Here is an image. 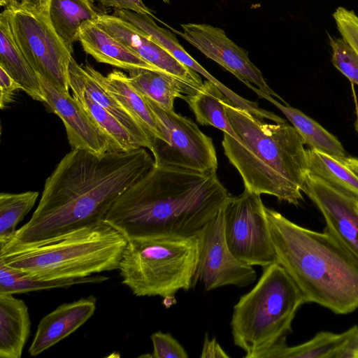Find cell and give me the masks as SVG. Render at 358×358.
<instances>
[{"label": "cell", "mask_w": 358, "mask_h": 358, "mask_svg": "<svg viewBox=\"0 0 358 358\" xmlns=\"http://www.w3.org/2000/svg\"><path fill=\"white\" fill-rule=\"evenodd\" d=\"M155 166L145 148L66 154L47 178L29 220L0 251L41 243L104 221L118 196Z\"/></svg>", "instance_id": "obj_1"}, {"label": "cell", "mask_w": 358, "mask_h": 358, "mask_svg": "<svg viewBox=\"0 0 358 358\" xmlns=\"http://www.w3.org/2000/svg\"><path fill=\"white\" fill-rule=\"evenodd\" d=\"M231 195L216 172L155 166L115 201L104 222L127 240L196 234Z\"/></svg>", "instance_id": "obj_2"}, {"label": "cell", "mask_w": 358, "mask_h": 358, "mask_svg": "<svg viewBox=\"0 0 358 358\" xmlns=\"http://www.w3.org/2000/svg\"><path fill=\"white\" fill-rule=\"evenodd\" d=\"M224 106L239 141L224 133L222 145L245 189L299 205L303 199L308 164L303 141L294 127L287 122H265L227 97Z\"/></svg>", "instance_id": "obj_3"}, {"label": "cell", "mask_w": 358, "mask_h": 358, "mask_svg": "<svg viewBox=\"0 0 358 358\" xmlns=\"http://www.w3.org/2000/svg\"><path fill=\"white\" fill-rule=\"evenodd\" d=\"M279 263L302 293L336 314L358 309V260L327 230L301 227L266 207Z\"/></svg>", "instance_id": "obj_4"}, {"label": "cell", "mask_w": 358, "mask_h": 358, "mask_svg": "<svg viewBox=\"0 0 358 358\" xmlns=\"http://www.w3.org/2000/svg\"><path fill=\"white\" fill-rule=\"evenodd\" d=\"M127 238L104 221L41 243L0 252V261L38 280L84 278L118 269Z\"/></svg>", "instance_id": "obj_5"}, {"label": "cell", "mask_w": 358, "mask_h": 358, "mask_svg": "<svg viewBox=\"0 0 358 358\" xmlns=\"http://www.w3.org/2000/svg\"><path fill=\"white\" fill-rule=\"evenodd\" d=\"M300 289L279 263L263 267L256 285L234 305L231 329L234 343L245 358H262L285 340L299 307Z\"/></svg>", "instance_id": "obj_6"}, {"label": "cell", "mask_w": 358, "mask_h": 358, "mask_svg": "<svg viewBox=\"0 0 358 358\" xmlns=\"http://www.w3.org/2000/svg\"><path fill=\"white\" fill-rule=\"evenodd\" d=\"M198 257L197 234L137 238L127 241L118 270L136 296L171 299L194 286Z\"/></svg>", "instance_id": "obj_7"}, {"label": "cell", "mask_w": 358, "mask_h": 358, "mask_svg": "<svg viewBox=\"0 0 358 358\" xmlns=\"http://www.w3.org/2000/svg\"><path fill=\"white\" fill-rule=\"evenodd\" d=\"M8 9L14 40L31 67L57 90L69 94L72 53L52 29L48 16Z\"/></svg>", "instance_id": "obj_8"}, {"label": "cell", "mask_w": 358, "mask_h": 358, "mask_svg": "<svg viewBox=\"0 0 358 358\" xmlns=\"http://www.w3.org/2000/svg\"><path fill=\"white\" fill-rule=\"evenodd\" d=\"M147 101L166 138V141L153 140L151 152L155 165L201 173L216 172L217 159L212 138L191 119Z\"/></svg>", "instance_id": "obj_9"}, {"label": "cell", "mask_w": 358, "mask_h": 358, "mask_svg": "<svg viewBox=\"0 0 358 358\" xmlns=\"http://www.w3.org/2000/svg\"><path fill=\"white\" fill-rule=\"evenodd\" d=\"M224 213L226 241L237 259L252 266L278 263L260 194L244 189L240 195L230 196Z\"/></svg>", "instance_id": "obj_10"}, {"label": "cell", "mask_w": 358, "mask_h": 358, "mask_svg": "<svg viewBox=\"0 0 358 358\" xmlns=\"http://www.w3.org/2000/svg\"><path fill=\"white\" fill-rule=\"evenodd\" d=\"M224 206L197 233L199 257L194 286L199 280L206 291L227 285L244 287L257 278L253 267L237 259L227 245Z\"/></svg>", "instance_id": "obj_11"}, {"label": "cell", "mask_w": 358, "mask_h": 358, "mask_svg": "<svg viewBox=\"0 0 358 358\" xmlns=\"http://www.w3.org/2000/svg\"><path fill=\"white\" fill-rule=\"evenodd\" d=\"M180 27L182 31L171 29L253 91L258 89L286 103L268 85L260 70L250 61L248 51L236 44L222 29L204 23H186Z\"/></svg>", "instance_id": "obj_12"}, {"label": "cell", "mask_w": 358, "mask_h": 358, "mask_svg": "<svg viewBox=\"0 0 358 358\" xmlns=\"http://www.w3.org/2000/svg\"><path fill=\"white\" fill-rule=\"evenodd\" d=\"M302 191L322 213L324 229L358 260V201L308 172Z\"/></svg>", "instance_id": "obj_13"}, {"label": "cell", "mask_w": 358, "mask_h": 358, "mask_svg": "<svg viewBox=\"0 0 358 358\" xmlns=\"http://www.w3.org/2000/svg\"><path fill=\"white\" fill-rule=\"evenodd\" d=\"M119 42L161 71L196 87L203 84L200 75L178 61L150 34L114 15L100 14L95 22Z\"/></svg>", "instance_id": "obj_14"}, {"label": "cell", "mask_w": 358, "mask_h": 358, "mask_svg": "<svg viewBox=\"0 0 358 358\" xmlns=\"http://www.w3.org/2000/svg\"><path fill=\"white\" fill-rule=\"evenodd\" d=\"M38 78L46 98L45 104L62 120L71 149L99 156L110 152L106 136L79 101L70 94L59 92L43 78Z\"/></svg>", "instance_id": "obj_15"}, {"label": "cell", "mask_w": 358, "mask_h": 358, "mask_svg": "<svg viewBox=\"0 0 358 358\" xmlns=\"http://www.w3.org/2000/svg\"><path fill=\"white\" fill-rule=\"evenodd\" d=\"M96 299L93 296L65 303L39 322L28 352L36 357L76 331L94 313Z\"/></svg>", "instance_id": "obj_16"}, {"label": "cell", "mask_w": 358, "mask_h": 358, "mask_svg": "<svg viewBox=\"0 0 358 358\" xmlns=\"http://www.w3.org/2000/svg\"><path fill=\"white\" fill-rule=\"evenodd\" d=\"M69 84L80 88L87 96L115 116L130 131L142 148L152 150V141L136 119L105 89L91 66L79 65L72 57L69 66Z\"/></svg>", "instance_id": "obj_17"}, {"label": "cell", "mask_w": 358, "mask_h": 358, "mask_svg": "<svg viewBox=\"0 0 358 358\" xmlns=\"http://www.w3.org/2000/svg\"><path fill=\"white\" fill-rule=\"evenodd\" d=\"M78 41L84 52L98 62L127 71L145 69L161 71L125 47L95 22L87 21L81 24Z\"/></svg>", "instance_id": "obj_18"}, {"label": "cell", "mask_w": 358, "mask_h": 358, "mask_svg": "<svg viewBox=\"0 0 358 358\" xmlns=\"http://www.w3.org/2000/svg\"><path fill=\"white\" fill-rule=\"evenodd\" d=\"M0 67L3 68L34 100L45 103L46 98L39 78L31 67L14 40L9 9L0 15Z\"/></svg>", "instance_id": "obj_19"}, {"label": "cell", "mask_w": 358, "mask_h": 358, "mask_svg": "<svg viewBox=\"0 0 358 358\" xmlns=\"http://www.w3.org/2000/svg\"><path fill=\"white\" fill-rule=\"evenodd\" d=\"M95 73L106 91L136 119L152 143L155 138L166 141L161 125L147 99L131 85L128 76L117 70L106 76L96 70Z\"/></svg>", "instance_id": "obj_20"}, {"label": "cell", "mask_w": 358, "mask_h": 358, "mask_svg": "<svg viewBox=\"0 0 358 358\" xmlns=\"http://www.w3.org/2000/svg\"><path fill=\"white\" fill-rule=\"evenodd\" d=\"M30 334L25 302L12 294L0 293V357L20 358Z\"/></svg>", "instance_id": "obj_21"}, {"label": "cell", "mask_w": 358, "mask_h": 358, "mask_svg": "<svg viewBox=\"0 0 358 358\" xmlns=\"http://www.w3.org/2000/svg\"><path fill=\"white\" fill-rule=\"evenodd\" d=\"M131 85L145 99L167 110H174L176 98L183 99L200 87L168 73L145 69L129 71Z\"/></svg>", "instance_id": "obj_22"}, {"label": "cell", "mask_w": 358, "mask_h": 358, "mask_svg": "<svg viewBox=\"0 0 358 358\" xmlns=\"http://www.w3.org/2000/svg\"><path fill=\"white\" fill-rule=\"evenodd\" d=\"M254 92L259 97L266 99L276 106L285 115L301 137L304 145H308L310 149L334 158L347 157L345 150L338 139L316 121L287 103L285 104L280 103L274 97L258 89Z\"/></svg>", "instance_id": "obj_23"}, {"label": "cell", "mask_w": 358, "mask_h": 358, "mask_svg": "<svg viewBox=\"0 0 358 358\" xmlns=\"http://www.w3.org/2000/svg\"><path fill=\"white\" fill-rule=\"evenodd\" d=\"M99 15L93 0H50L49 3L50 23L71 53L81 24L96 22Z\"/></svg>", "instance_id": "obj_24"}, {"label": "cell", "mask_w": 358, "mask_h": 358, "mask_svg": "<svg viewBox=\"0 0 358 358\" xmlns=\"http://www.w3.org/2000/svg\"><path fill=\"white\" fill-rule=\"evenodd\" d=\"M113 15L130 22L148 33L180 63L204 76L222 91L226 90L225 85L210 74L186 52L173 33L166 29L159 27L152 17L127 10H115Z\"/></svg>", "instance_id": "obj_25"}, {"label": "cell", "mask_w": 358, "mask_h": 358, "mask_svg": "<svg viewBox=\"0 0 358 358\" xmlns=\"http://www.w3.org/2000/svg\"><path fill=\"white\" fill-rule=\"evenodd\" d=\"M225 97L220 88L207 80L195 93L186 95L182 99L188 103L200 124L215 127L239 141L224 106Z\"/></svg>", "instance_id": "obj_26"}, {"label": "cell", "mask_w": 358, "mask_h": 358, "mask_svg": "<svg viewBox=\"0 0 358 358\" xmlns=\"http://www.w3.org/2000/svg\"><path fill=\"white\" fill-rule=\"evenodd\" d=\"M73 96L106 136L110 152H129L142 148L137 140L115 116L92 101L78 86L69 84Z\"/></svg>", "instance_id": "obj_27"}, {"label": "cell", "mask_w": 358, "mask_h": 358, "mask_svg": "<svg viewBox=\"0 0 358 358\" xmlns=\"http://www.w3.org/2000/svg\"><path fill=\"white\" fill-rule=\"evenodd\" d=\"M354 329L355 326L341 334L320 331L308 341L295 346L287 345L283 340L268 350L262 358H332Z\"/></svg>", "instance_id": "obj_28"}, {"label": "cell", "mask_w": 358, "mask_h": 358, "mask_svg": "<svg viewBox=\"0 0 358 358\" xmlns=\"http://www.w3.org/2000/svg\"><path fill=\"white\" fill-rule=\"evenodd\" d=\"M308 172L358 201V177L338 159L306 150Z\"/></svg>", "instance_id": "obj_29"}, {"label": "cell", "mask_w": 358, "mask_h": 358, "mask_svg": "<svg viewBox=\"0 0 358 358\" xmlns=\"http://www.w3.org/2000/svg\"><path fill=\"white\" fill-rule=\"evenodd\" d=\"M109 278L96 275L55 280H38L8 267L0 261V293L20 294L53 288H67L74 285L103 282Z\"/></svg>", "instance_id": "obj_30"}, {"label": "cell", "mask_w": 358, "mask_h": 358, "mask_svg": "<svg viewBox=\"0 0 358 358\" xmlns=\"http://www.w3.org/2000/svg\"><path fill=\"white\" fill-rule=\"evenodd\" d=\"M38 195L37 191L0 194V246L13 237L17 224L32 209Z\"/></svg>", "instance_id": "obj_31"}, {"label": "cell", "mask_w": 358, "mask_h": 358, "mask_svg": "<svg viewBox=\"0 0 358 358\" xmlns=\"http://www.w3.org/2000/svg\"><path fill=\"white\" fill-rule=\"evenodd\" d=\"M333 65L353 84L358 85V54L343 38L327 34Z\"/></svg>", "instance_id": "obj_32"}, {"label": "cell", "mask_w": 358, "mask_h": 358, "mask_svg": "<svg viewBox=\"0 0 358 358\" xmlns=\"http://www.w3.org/2000/svg\"><path fill=\"white\" fill-rule=\"evenodd\" d=\"M153 352L152 358H187L188 355L182 345L169 333L161 331L150 336Z\"/></svg>", "instance_id": "obj_33"}, {"label": "cell", "mask_w": 358, "mask_h": 358, "mask_svg": "<svg viewBox=\"0 0 358 358\" xmlns=\"http://www.w3.org/2000/svg\"><path fill=\"white\" fill-rule=\"evenodd\" d=\"M332 16L342 38L358 54V15L354 10L340 6L335 10Z\"/></svg>", "instance_id": "obj_34"}, {"label": "cell", "mask_w": 358, "mask_h": 358, "mask_svg": "<svg viewBox=\"0 0 358 358\" xmlns=\"http://www.w3.org/2000/svg\"><path fill=\"white\" fill-rule=\"evenodd\" d=\"M97 3L103 9L127 10L155 17L154 12L145 6L143 0H97Z\"/></svg>", "instance_id": "obj_35"}, {"label": "cell", "mask_w": 358, "mask_h": 358, "mask_svg": "<svg viewBox=\"0 0 358 358\" xmlns=\"http://www.w3.org/2000/svg\"><path fill=\"white\" fill-rule=\"evenodd\" d=\"M21 90L20 85L0 67V108L3 109L13 101L15 92Z\"/></svg>", "instance_id": "obj_36"}, {"label": "cell", "mask_w": 358, "mask_h": 358, "mask_svg": "<svg viewBox=\"0 0 358 358\" xmlns=\"http://www.w3.org/2000/svg\"><path fill=\"white\" fill-rule=\"evenodd\" d=\"M332 358H358V326L355 325L352 334L338 348Z\"/></svg>", "instance_id": "obj_37"}, {"label": "cell", "mask_w": 358, "mask_h": 358, "mask_svg": "<svg viewBox=\"0 0 358 358\" xmlns=\"http://www.w3.org/2000/svg\"><path fill=\"white\" fill-rule=\"evenodd\" d=\"M201 357L202 358H228L229 356L222 348L215 337L209 338L207 334L205 335Z\"/></svg>", "instance_id": "obj_38"}, {"label": "cell", "mask_w": 358, "mask_h": 358, "mask_svg": "<svg viewBox=\"0 0 358 358\" xmlns=\"http://www.w3.org/2000/svg\"><path fill=\"white\" fill-rule=\"evenodd\" d=\"M50 0H22L18 8L29 13L48 16V6Z\"/></svg>", "instance_id": "obj_39"}, {"label": "cell", "mask_w": 358, "mask_h": 358, "mask_svg": "<svg viewBox=\"0 0 358 358\" xmlns=\"http://www.w3.org/2000/svg\"><path fill=\"white\" fill-rule=\"evenodd\" d=\"M338 159L358 177V158L345 157Z\"/></svg>", "instance_id": "obj_40"}, {"label": "cell", "mask_w": 358, "mask_h": 358, "mask_svg": "<svg viewBox=\"0 0 358 358\" xmlns=\"http://www.w3.org/2000/svg\"><path fill=\"white\" fill-rule=\"evenodd\" d=\"M22 0H0V5L5 8H18Z\"/></svg>", "instance_id": "obj_41"}, {"label": "cell", "mask_w": 358, "mask_h": 358, "mask_svg": "<svg viewBox=\"0 0 358 358\" xmlns=\"http://www.w3.org/2000/svg\"><path fill=\"white\" fill-rule=\"evenodd\" d=\"M356 115H357V118H356V121L355 123V129L358 131V105L357 103V101H356Z\"/></svg>", "instance_id": "obj_42"}, {"label": "cell", "mask_w": 358, "mask_h": 358, "mask_svg": "<svg viewBox=\"0 0 358 358\" xmlns=\"http://www.w3.org/2000/svg\"><path fill=\"white\" fill-rule=\"evenodd\" d=\"M162 1L166 3H169V0H162Z\"/></svg>", "instance_id": "obj_43"}]
</instances>
